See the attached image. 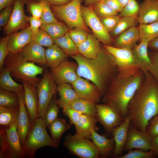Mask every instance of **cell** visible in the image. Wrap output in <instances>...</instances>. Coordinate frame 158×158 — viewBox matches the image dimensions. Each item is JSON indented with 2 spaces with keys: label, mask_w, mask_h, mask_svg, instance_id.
<instances>
[{
  "label": "cell",
  "mask_w": 158,
  "mask_h": 158,
  "mask_svg": "<svg viewBox=\"0 0 158 158\" xmlns=\"http://www.w3.org/2000/svg\"><path fill=\"white\" fill-rule=\"evenodd\" d=\"M138 23L137 17H120L116 26L111 32V37L118 36L130 27L136 26Z\"/></svg>",
  "instance_id": "f35d334b"
},
{
  "label": "cell",
  "mask_w": 158,
  "mask_h": 158,
  "mask_svg": "<svg viewBox=\"0 0 158 158\" xmlns=\"http://www.w3.org/2000/svg\"><path fill=\"white\" fill-rule=\"evenodd\" d=\"M64 146L69 152L81 158H98L100 156L92 141L77 133L65 137Z\"/></svg>",
  "instance_id": "ba28073f"
},
{
  "label": "cell",
  "mask_w": 158,
  "mask_h": 158,
  "mask_svg": "<svg viewBox=\"0 0 158 158\" xmlns=\"http://www.w3.org/2000/svg\"><path fill=\"white\" fill-rule=\"evenodd\" d=\"M81 9L84 21L87 26L91 30L93 34L104 44L111 46L113 40L95 13L92 6H86L82 5Z\"/></svg>",
  "instance_id": "8fae6325"
},
{
  "label": "cell",
  "mask_w": 158,
  "mask_h": 158,
  "mask_svg": "<svg viewBox=\"0 0 158 158\" xmlns=\"http://www.w3.org/2000/svg\"><path fill=\"white\" fill-rule=\"evenodd\" d=\"M14 0H0V11L13 3Z\"/></svg>",
  "instance_id": "91938a15"
},
{
  "label": "cell",
  "mask_w": 158,
  "mask_h": 158,
  "mask_svg": "<svg viewBox=\"0 0 158 158\" xmlns=\"http://www.w3.org/2000/svg\"><path fill=\"white\" fill-rule=\"evenodd\" d=\"M158 115V81L149 72L130 101L126 116L130 117L131 126L146 132L149 121Z\"/></svg>",
  "instance_id": "6da1fadb"
},
{
  "label": "cell",
  "mask_w": 158,
  "mask_h": 158,
  "mask_svg": "<svg viewBox=\"0 0 158 158\" xmlns=\"http://www.w3.org/2000/svg\"><path fill=\"white\" fill-rule=\"evenodd\" d=\"M156 156H158V152H157V153L156 154Z\"/></svg>",
  "instance_id": "be15d7a7"
},
{
  "label": "cell",
  "mask_w": 158,
  "mask_h": 158,
  "mask_svg": "<svg viewBox=\"0 0 158 158\" xmlns=\"http://www.w3.org/2000/svg\"><path fill=\"white\" fill-rule=\"evenodd\" d=\"M70 127L65 120L61 118H57L49 125L48 127L51 135L52 147L58 148L62 134Z\"/></svg>",
  "instance_id": "83f0119b"
},
{
  "label": "cell",
  "mask_w": 158,
  "mask_h": 158,
  "mask_svg": "<svg viewBox=\"0 0 158 158\" xmlns=\"http://www.w3.org/2000/svg\"><path fill=\"white\" fill-rule=\"evenodd\" d=\"M139 24L158 21V0H144L140 5L137 17Z\"/></svg>",
  "instance_id": "44dd1931"
},
{
  "label": "cell",
  "mask_w": 158,
  "mask_h": 158,
  "mask_svg": "<svg viewBox=\"0 0 158 158\" xmlns=\"http://www.w3.org/2000/svg\"><path fill=\"white\" fill-rule=\"evenodd\" d=\"M19 111V107L13 108L0 106V126H9L17 122Z\"/></svg>",
  "instance_id": "1f68e13d"
},
{
  "label": "cell",
  "mask_w": 158,
  "mask_h": 158,
  "mask_svg": "<svg viewBox=\"0 0 158 158\" xmlns=\"http://www.w3.org/2000/svg\"><path fill=\"white\" fill-rule=\"evenodd\" d=\"M140 5L136 0H131L124 6L118 15L120 17H138Z\"/></svg>",
  "instance_id": "60d3db41"
},
{
  "label": "cell",
  "mask_w": 158,
  "mask_h": 158,
  "mask_svg": "<svg viewBox=\"0 0 158 158\" xmlns=\"http://www.w3.org/2000/svg\"><path fill=\"white\" fill-rule=\"evenodd\" d=\"M92 6L94 12L99 18L117 15L118 13L102 1L95 4Z\"/></svg>",
  "instance_id": "b9f144b4"
},
{
  "label": "cell",
  "mask_w": 158,
  "mask_h": 158,
  "mask_svg": "<svg viewBox=\"0 0 158 158\" xmlns=\"http://www.w3.org/2000/svg\"><path fill=\"white\" fill-rule=\"evenodd\" d=\"M103 46L114 58L117 66L118 75L131 76L140 70L134 60L132 50L104 44Z\"/></svg>",
  "instance_id": "9c48e42d"
},
{
  "label": "cell",
  "mask_w": 158,
  "mask_h": 158,
  "mask_svg": "<svg viewBox=\"0 0 158 158\" xmlns=\"http://www.w3.org/2000/svg\"><path fill=\"white\" fill-rule=\"evenodd\" d=\"M96 104L79 97L68 105L82 114L96 117Z\"/></svg>",
  "instance_id": "d590c367"
},
{
  "label": "cell",
  "mask_w": 158,
  "mask_h": 158,
  "mask_svg": "<svg viewBox=\"0 0 158 158\" xmlns=\"http://www.w3.org/2000/svg\"><path fill=\"white\" fill-rule=\"evenodd\" d=\"M149 55L151 61L149 72L158 81V52L154 51Z\"/></svg>",
  "instance_id": "f907efd6"
},
{
  "label": "cell",
  "mask_w": 158,
  "mask_h": 158,
  "mask_svg": "<svg viewBox=\"0 0 158 158\" xmlns=\"http://www.w3.org/2000/svg\"><path fill=\"white\" fill-rule=\"evenodd\" d=\"M50 5L60 6L67 4L71 0H45Z\"/></svg>",
  "instance_id": "9f6ffc18"
},
{
  "label": "cell",
  "mask_w": 158,
  "mask_h": 158,
  "mask_svg": "<svg viewBox=\"0 0 158 158\" xmlns=\"http://www.w3.org/2000/svg\"><path fill=\"white\" fill-rule=\"evenodd\" d=\"M28 0H14L13 9L7 24L4 29L6 35L26 27L28 21L24 6Z\"/></svg>",
  "instance_id": "4fadbf2b"
},
{
  "label": "cell",
  "mask_w": 158,
  "mask_h": 158,
  "mask_svg": "<svg viewBox=\"0 0 158 158\" xmlns=\"http://www.w3.org/2000/svg\"><path fill=\"white\" fill-rule=\"evenodd\" d=\"M27 19L30 24V27L33 32L32 36L36 35L39 32V29L42 24L40 19L36 18L32 16H27Z\"/></svg>",
  "instance_id": "db71d44e"
},
{
  "label": "cell",
  "mask_w": 158,
  "mask_h": 158,
  "mask_svg": "<svg viewBox=\"0 0 158 158\" xmlns=\"http://www.w3.org/2000/svg\"><path fill=\"white\" fill-rule=\"evenodd\" d=\"M148 43L140 41L132 49L134 60L140 70L146 74L149 72L151 61L148 52Z\"/></svg>",
  "instance_id": "603a6c76"
},
{
  "label": "cell",
  "mask_w": 158,
  "mask_h": 158,
  "mask_svg": "<svg viewBox=\"0 0 158 158\" xmlns=\"http://www.w3.org/2000/svg\"><path fill=\"white\" fill-rule=\"evenodd\" d=\"M60 108L56 93L47 105L43 118L46 128L48 127L51 122L58 118Z\"/></svg>",
  "instance_id": "8d00e7d4"
},
{
  "label": "cell",
  "mask_w": 158,
  "mask_h": 158,
  "mask_svg": "<svg viewBox=\"0 0 158 158\" xmlns=\"http://www.w3.org/2000/svg\"><path fill=\"white\" fill-rule=\"evenodd\" d=\"M30 43L38 44L47 47L54 44L52 38L50 35L40 28L38 33L32 36Z\"/></svg>",
  "instance_id": "ab89813d"
},
{
  "label": "cell",
  "mask_w": 158,
  "mask_h": 158,
  "mask_svg": "<svg viewBox=\"0 0 158 158\" xmlns=\"http://www.w3.org/2000/svg\"><path fill=\"white\" fill-rule=\"evenodd\" d=\"M0 88L17 93L23 89L22 84H19L14 81L11 78L10 71L4 67L0 71Z\"/></svg>",
  "instance_id": "4dcf8cb0"
},
{
  "label": "cell",
  "mask_w": 158,
  "mask_h": 158,
  "mask_svg": "<svg viewBox=\"0 0 158 158\" xmlns=\"http://www.w3.org/2000/svg\"><path fill=\"white\" fill-rule=\"evenodd\" d=\"M71 57L78 64V75L92 82L103 96L118 73L117 66L113 56L103 46L93 59L87 58L79 53Z\"/></svg>",
  "instance_id": "7a4b0ae2"
},
{
  "label": "cell",
  "mask_w": 158,
  "mask_h": 158,
  "mask_svg": "<svg viewBox=\"0 0 158 158\" xmlns=\"http://www.w3.org/2000/svg\"><path fill=\"white\" fill-rule=\"evenodd\" d=\"M131 121L130 117L126 116L122 123L114 128L111 131V134L115 142V148L113 156L114 157L118 158L123 155Z\"/></svg>",
  "instance_id": "ffe728a7"
},
{
  "label": "cell",
  "mask_w": 158,
  "mask_h": 158,
  "mask_svg": "<svg viewBox=\"0 0 158 158\" xmlns=\"http://www.w3.org/2000/svg\"><path fill=\"white\" fill-rule=\"evenodd\" d=\"M99 42L94 34L89 33L87 39L78 46L79 53L87 59L95 58L102 47Z\"/></svg>",
  "instance_id": "4316f807"
},
{
  "label": "cell",
  "mask_w": 158,
  "mask_h": 158,
  "mask_svg": "<svg viewBox=\"0 0 158 158\" xmlns=\"http://www.w3.org/2000/svg\"><path fill=\"white\" fill-rule=\"evenodd\" d=\"M0 106L13 108L19 107V98L16 92L0 88Z\"/></svg>",
  "instance_id": "74e56055"
},
{
  "label": "cell",
  "mask_w": 158,
  "mask_h": 158,
  "mask_svg": "<svg viewBox=\"0 0 158 158\" xmlns=\"http://www.w3.org/2000/svg\"><path fill=\"white\" fill-rule=\"evenodd\" d=\"M47 66L50 68L56 67L67 60L68 55L59 46L54 44L45 49Z\"/></svg>",
  "instance_id": "f1b7e54d"
},
{
  "label": "cell",
  "mask_w": 158,
  "mask_h": 158,
  "mask_svg": "<svg viewBox=\"0 0 158 158\" xmlns=\"http://www.w3.org/2000/svg\"><path fill=\"white\" fill-rule=\"evenodd\" d=\"M82 0H71L64 5H50V7L54 15L63 21L69 30L78 27L89 32L90 30L85 24L82 15Z\"/></svg>",
  "instance_id": "8992f818"
},
{
  "label": "cell",
  "mask_w": 158,
  "mask_h": 158,
  "mask_svg": "<svg viewBox=\"0 0 158 158\" xmlns=\"http://www.w3.org/2000/svg\"><path fill=\"white\" fill-rule=\"evenodd\" d=\"M45 50L41 45L30 43L23 49L21 53L28 61L47 65Z\"/></svg>",
  "instance_id": "484cf974"
},
{
  "label": "cell",
  "mask_w": 158,
  "mask_h": 158,
  "mask_svg": "<svg viewBox=\"0 0 158 158\" xmlns=\"http://www.w3.org/2000/svg\"><path fill=\"white\" fill-rule=\"evenodd\" d=\"M40 28L47 33L52 39L61 37L69 30L66 25L58 21L48 24H42Z\"/></svg>",
  "instance_id": "e575fe53"
},
{
  "label": "cell",
  "mask_w": 158,
  "mask_h": 158,
  "mask_svg": "<svg viewBox=\"0 0 158 158\" xmlns=\"http://www.w3.org/2000/svg\"><path fill=\"white\" fill-rule=\"evenodd\" d=\"M9 54L5 59L4 67L10 71L11 76L36 87L41 79L37 75H42L44 68L27 61L21 52Z\"/></svg>",
  "instance_id": "277c9868"
},
{
  "label": "cell",
  "mask_w": 158,
  "mask_h": 158,
  "mask_svg": "<svg viewBox=\"0 0 158 158\" xmlns=\"http://www.w3.org/2000/svg\"><path fill=\"white\" fill-rule=\"evenodd\" d=\"M90 139L97 149L101 157L104 158L113 157L115 142L112 136L110 138H107L104 135H100L92 130Z\"/></svg>",
  "instance_id": "7402d4cb"
},
{
  "label": "cell",
  "mask_w": 158,
  "mask_h": 158,
  "mask_svg": "<svg viewBox=\"0 0 158 158\" xmlns=\"http://www.w3.org/2000/svg\"><path fill=\"white\" fill-rule=\"evenodd\" d=\"M42 6V12L40 19L42 24H48L58 21L54 16L50 5L45 0H40Z\"/></svg>",
  "instance_id": "7bdbcfd3"
},
{
  "label": "cell",
  "mask_w": 158,
  "mask_h": 158,
  "mask_svg": "<svg viewBox=\"0 0 158 158\" xmlns=\"http://www.w3.org/2000/svg\"><path fill=\"white\" fill-rule=\"evenodd\" d=\"M151 144L153 148L152 150L156 156V154L158 152V135L152 138Z\"/></svg>",
  "instance_id": "680465c9"
},
{
  "label": "cell",
  "mask_w": 158,
  "mask_h": 158,
  "mask_svg": "<svg viewBox=\"0 0 158 158\" xmlns=\"http://www.w3.org/2000/svg\"><path fill=\"white\" fill-rule=\"evenodd\" d=\"M102 0H85V6H89L93 5L95 4L102 1Z\"/></svg>",
  "instance_id": "94428289"
},
{
  "label": "cell",
  "mask_w": 158,
  "mask_h": 158,
  "mask_svg": "<svg viewBox=\"0 0 158 158\" xmlns=\"http://www.w3.org/2000/svg\"><path fill=\"white\" fill-rule=\"evenodd\" d=\"M77 63L67 60L55 67L50 68V72L57 85L64 83L71 84L77 79Z\"/></svg>",
  "instance_id": "5bb4252c"
},
{
  "label": "cell",
  "mask_w": 158,
  "mask_h": 158,
  "mask_svg": "<svg viewBox=\"0 0 158 158\" xmlns=\"http://www.w3.org/2000/svg\"><path fill=\"white\" fill-rule=\"evenodd\" d=\"M98 121L96 116L82 114L74 125L76 133L90 139L92 130L97 132L99 128L96 126Z\"/></svg>",
  "instance_id": "d4e9b609"
},
{
  "label": "cell",
  "mask_w": 158,
  "mask_h": 158,
  "mask_svg": "<svg viewBox=\"0 0 158 158\" xmlns=\"http://www.w3.org/2000/svg\"><path fill=\"white\" fill-rule=\"evenodd\" d=\"M156 156L153 151L151 150L145 151L139 149H135L128 151L126 154L118 158H153Z\"/></svg>",
  "instance_id": "f6af8a7d"
},
{
  "label": "cell",
  "mask_w": 158,
  "mask_h": 158,
  "mask_svg": "<svg viewBox=\"0 0 158 158\" xmlns=\"http://www.w3.org/2000/svg\"><path fill=\"white\" fill-rule=\"evenodd\" d=\"M61 108L62 109L63 115L68 118L70 124L75 125L82 114L75 110L69 105H64Z\"/></svg>",
  "instance_id": "7dc6e473"
},
{
  "label": "cell",
  "mask_w": 158,
  "mask_h": 158,
  "mask_svg": "<svg viewBox=\"0 0 158 158\" xmlns=\"http://www.w3.org/2000/svg\"><path fill=\"white\" fill-rule=\"evenodd\" d=\"M33 32L30 26L9 35L7 47L9 53L20 52L30 42Z\"/></svg>",
  "instance_id": "ac0fdd59"
},
{
  "label": "cell",
  "mask_w": 158,
  "mask_h": 158,
  "mask_svg": "<svg viewBox=\"0 0 158 158\" xmlns=\"http://www.w3.org/2000/svg\"><path fill=\"white\" fill-rule=\"evenodd\" d=\"M140 40L149 43L158 36V21L149 24H139Z\"/></svg>",
  "instance_id": "836d02e7"
},
{
  "label": "cell",
  "mask_w": 158,
  "mask_h": 158,
  "mask_svg": "<svg viewBox=\"0 0 158 158\" xmlns=\"http://www.w3.org/2000/svg\"><path fill=\"white\" fill-rule=\"evenodd\" d=\"M19 98L20 111L17 121V132L21 145L24 150L26 140L30 129L31 123L24 100V89L17 93Z\"/></svg>",
  "instance_id": "e0dca14e"
},
{
  "label": "cell",
  "mask_w": 158,
  "mask_h": 158,
  "mask_svg": "<svg viewBox=\"0 0 158 158\" xmlns=\"http://www.w3.org/2000/svg\"><path fill=\"white\" fill-rule=\"evenodd\" d=\"M57 85L50 72L44 69L42 77L36 86L39 105L37 118H43L46 109L56 93Z\"/></svg>",
  "instance_id": "30bf717a"
},
{
  "label": "cell",
  "mask_w": 158,
  "mask_h": 158,
  "mask_svg": "<svg viewBox=\"0 0 158 158\" xmlns=\"http://www.w3.org/2000/svg\"><path fill=\"white\" fill-rule=\"evenodd\" d=\"M9 35H6L1 39L0 41V71L4 68L5 59L9 52L7 43Z\"/></svg>",
  "instance_id": "c3c4849f"
},
{
  "label": "cell",
  "mask_w": 158,
  "mask_h": 158,
  "mask_svg": "<svg viewBox=\"0 0 158 158\" xmlns=\"http://www.w3.org/2000/svg\"><path fill=\"white\" fill-rule=\"evenodd\" d=\"M27 8L32 16L36 18L40 19L42 12V6L41 3L34 1L28 0L26 4Z\"/></svg>",
  "instance_id": "681fc988"
},
{
  "label": "cell",
  "mask_w": 158,
  "mask_h": 158,
  "mask_svg": "<svg viewBox=\"0 0 158 158\" xmlns=\"http://www.w3.org/2000/svg\"><path fill=\"white\" fill-rule=\"evenodd\" d=\"M0 158H25L17 132V122L9 126L0 127Z\"/></svg>",
  "instance_id": "5b68a950"
},
{
  "label": "cell",
  "mask_w": 158,
  "mask_h": 158,
  "mask_svg": "<svg viewBox=\"0 0 158 158\" xmlns=\"http://www.w3.org/2000/svg\"><path fill=\"white\" fill-rule=\"evenodd\" d=\"M140 39L138 27L133 26L120 34L114 42V47L132 50Z\"/></svg>",
  "instance_id": "cb8c5ba5"
},
{
  "label": "cell",
  "mask_w": 158,
  "mask_h": 158,
  "mask_svg": "<svg viewBox=\"0 0 158 158\" xmlns=\"http://www.w3.org/2000/svg\"><path fill=\"white\" fill-rule=\"evenodd\" d=\"M148 47L158 52V36L148 43Z\"/></svg>",
  "instance_id": "6f0895ef"
},
{
  "label": "cell",
  "mask_w": 158,
  "mask_h": 158,
  "mask_svg": "<svg viewBox=\"0 0 158 158\" xmlns=\"http://www.w3.org/2000/svg\"><path fill=\"white\" fill-rule=\"evenodd\" d=\"M24 90V104L30 118L31 127L37 118L39 101L37 87L22 80H20Z\"/></svg>",
  "instance_id": "d6986e66"
},
{
  "label": "cell",
  "mask_w": 158,
  "mask_h": 158,
  "mask_svg": "<svg viewBox=\"0 0 158 158\" xmlns=\"http://www.w3.org/2000/svg\"><path fill=\"white\" fill-rule=\"evenodd\" d=\"M96 117L108 135L112 130L121 124L125 118L114 109L105 104H97Z\"/></svg>",
  "instance_id": "7c38bea8"
},
{
  "label": "cell",
  "mask_w": 158,
  "mask_h": 158,
  "mask_svg": "<svg viewBox=\"0 0 158 158\" xmlns=\"http://www.w3.org/2000/svg\"><path fill=\"white\" fill-rule=\"evenodd\" d=\"M121 5L123 7L131 0H118Z\"/></svg>",
  "instance_id": "6125c7cd"
},
{
  "label": "cell",
  "mask_w": 158,
  "mask_h": 158,
  "mask_svg": "<svg viewBox=\"0 0 158 158\" xmlns=\"http://www.w3.org/2000/svg\"><path fill=\"white\" fill-rule=\"evenodd\" d=\"M54 43L61 48L68 56L79 53L78 47L70 37L68 32L59 37L53 39Z\"/></svg>",
  "instance_id": "d6a6232c"
},
{
  "label": "cell",
  "mask_w": 158,
  "mask_h": 158,
  "mask_svg": "<svg viewBox=\"0 0 158 158\" xmlns=\"http://www.w3.org/2000/svg\"><path fill=\"white\" fill-rule=\"evenodd\" d=\"M43 118H37L31 128L24 149L25 157L34 158L39 149L46 146H51L52 141L48 134Z\"/></svg>",
  "instance_id": "52a82bcc"
},
{
  "label": "cell",
  "mask_w": 158,
  "mask_h": 158,
  "mask_svg": "<svg viewBox=\"0 0 158 158\" xmlns=\"http://www.w3.org/2000/svg\"><path fill=\"white\" fill-rule=\"evenodd\" d=\"M13 4L10 5L2 10L0 14V28L5 27L7 24L12 13Z\"/></svg>",
  "instance_id": "816d5d0a"
},
{
  "label": "cell",
  "mask_w": 158,
  "mask_h": 158,
  "mask_svg": "<svg viewBox=\"0 0 158 158\" xmlns=\"http://www.w3.org/2000/svg\"><path fill=\"white\" fill-rule=\"evenodd\" d=\"M71 85L80 98L97 104L103 97L102 92L95 85L82 77L78 76Z\"/></svg>",
  "instance_id": "2e32d148"
},
{
  "label": "cell",
  "mask_w": 158,
  "mask_h": 158,
  "mask_svg": "<svg viewBox=\"0 0 158 158\" xmlns=\"http://www.w3.org/2000/svg\"><path fill=\"white\" fill-rule=\"evenodd\" d=\"M59 97L57 102L60 108L70 104L80 97L72 87L71 84L64 83L58 85L56 88Z\"/></svg>",
  "instance_id": "f546056e"
},
{
  "label": "cell",
  "mask_w": 158,
  "mask_h": 158,
  "mask_svg": "<svg viewBox=\"0 0 158 158\" xmlns=\"http://www.w3.org/2000/svg\"><path fill=\"white\" fill-rule=\"evenodd\" d=\"M102 1L118 13L120 12L123 8L118 0H102Z\"/></svg>",
  "instance_id": "11a10c76"
},
{
  "label": "cell",
  "mask_w": 158,
  "mask_h": 158,
  "mask_svg": "<svg viewBox=\"0 0 158 158\" xmlns=\"http://www.w3.org/2000/svg\"><path fill=\"white\" fill-rule=\"evenodd\" d=\"M146 132L152 138L158 135V115L153 117L150 121Z\"/></svg>",
  "instance_id": "f5cc1de1"
},
{
  "label": "cell",
  "mask_w": 158,
  "mask_h": 158,
  "mask_svg": "<svg viewBox=\"0 0 158 158\" xmlns=\"http://www.w3.org/2000/svg\"><path fill=\"white\" fill-rule=\"evenodd\" d=\"M144 76V73L141 70L131 76L117 75L113 79L103 96L102 102L114 109L125 118L128 104Z\"/></svg>",
  "instance_id": "3957f363"
},
{
  "label": "cell",
  "mask_w": 158,
  "mask_h": 158,
  "mask_svg": "<svg viewBox=\"0 0 158 158\" xmlns=\"http://www.w3.org/2000/svg\"><path fill=\"white\" fill-rule=\"evenodd\" d=\"M120 18L118 15H117L99 18V19L105 30L109 33L115 27Z\"/></svg>",
  "instance_id": "bcb514c9"
},
{
  "label": "cell",
  "mask_w": 158,
  "mask_h": 158,
  "mask_svg": "<svg viewBox=\"0 0 158 158\" xmlns=\"http://www.w3.org/2000/svg\"><path fill=\"white\" fill-rule=\"evenodd\" d=\"M152 137L147 133L139 131L130 125L124 150L139 149L145 151L152 150Z\"/></svg>",
  "instance_id": "9a60e30c"
},
{
  "label": "cell",
  "mask_w": 158,
  "mask_h": 158,
  "mask_svg": "<svg viewBox=\"0 0 158 158\" xmlns=\"http://www.w3.org/2000/svg\"><path fill=\"white\" fill-rule=\"evenodd\" d=\"M88 32L83 29L75 27L69 30V35L78 46L85 40L88 35Z\"/></svg>",
  "instance_id": "ee69618b"
}]
</instances>
